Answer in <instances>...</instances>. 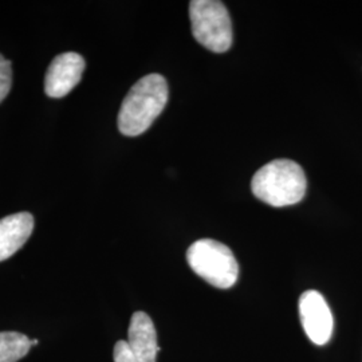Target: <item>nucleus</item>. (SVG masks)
<instances>
[{
	"label": "nucleus",
	"mask_w": 362,
	"mask_h": 362,
	"mask_svg": "<svg viewBox=\"0 0 362 362\" xmlns=\"http://www.w3.org/2000/svg\"><path fill=\"white\" fill-rule=\"evenodd\" d=\"M165 78L149 74L139 79L128 91L118 113V129L128 137L143 134L151 128L168 103Z\"/></svg>",
	"instance_id": "1"
},
{
	"label": "nucleus",
	"mask_w": 362,
	"mask_h": 362,
	"mask_svg": "<svg viewBox=\"0 0 362 362\" xmlns=\"http://www.w3.org/2000/svg\"><path fill=\"white\" fill-rule=\"evenodd\" d=\"M308 181L302 167L288 158H278L254 175L251 189L260 202L272 207H288L299 203L306 194Z\"/></svg>",
	"instance_id": "2"
},
{
	"label": "nucleus",
	"mask_w": 362,
	"mask_h": 362,
	"mask_svg": "<svg viewBox=\"0 0 362 362\" xmlns=\"http://www.w3.org/2000/svg\"><path fill=\"white\" fill-rule=\"evenodd\" d=\"M194 274L218 288L233 287L239 278V264L230 247L212 239H200L187 251Z\"/></svg>",
	"instance_id": "3"
},
{
	"label": "nucleus",
	"mask_w": 362,
	"mask_h": 362,
	"mask_svg": "<svg viewBox=\"0 0 362 362\" xmlns=\"http://www.w3.org/2000/svg\"><path fill=\"white\" fill-rule=\"evenodd\" d=\"M189 18L194 39L214 52H228L233 46V23L227 7L219 0H192Z\"/></svg>",
	"instance_id": "4"
},
{
	"label": "nucleus",
	"mask_w": 362,
	"mask_h": 362,
	"mask_svg": "<svg viewBox=\"0 0 362 362\" xmlns=\"http://www.w3.org/2000/svg\"><path fill=\"white\" fill-rule=\"evenodd\" d=\"M299 317L303 330L313 344L322 346L330 341L333 336L334 318L321 293L309 290L300 296Z\"/></svg>",
	"instance_id": "5"
},
{
	"label": "nucleus",
	"mask_w": 362,
	"mask_h": 362,
	"mask_svg": "<svg viewBox=\"0 0 362 362\" xmlns=\"http://www.w3.org/2000/svg\"><path fill=\"white\" fill-rule=\"evenodd\" d=\"M85 59L78 52H64L52 59L45 78V91L52 98H62L73 90L85 70Z\"/></svg>",
	"instance_id": "6"
},
{
	"label": "nucleus",
	"mask_w": 362,
	"mask_h": 362,
	"mask_svg": "<svg viewBox=\"0 0 362 362\" xmlns=\"http://www.w3.org/2000/svg\"><path fill=\"white\" fill-rule=\"evenodd\" d=\"M127 342L139 361L156 362L160 350L157 345V333L152 318L146 313L137 311L132 315Z\"/></svg>",
	"instance_id": "7"
},
{
	"label": "nucleus",
	"mask_w": 362,
	"mask_h": 362,
	"mask_svg": "<svg viewBox=\"0 0 362 362\" xmlns=\"http://www.w3.org/2000/svg\"><path fill=\"white\" fill-rule=\"evenodd\" d=\"M34 230V218L28 212L0 219V262L11 258L25 246Z\"/></svg>",
	"instance_id": "8"
},
{
	"label": "nucleus",
	"mask_w": 362,
	"mask_h": 362,
	"mask_svg": "<svg viewBox=\"0 0 362 362\" xmlns=\"http://www.w3.org/2000/svg\"><path fill=\"white\" fill-rule=\"evenodd\" d=\"M31 349V339L16 332L0 333V362L22 360Z\"/></svg>",
	"instance_id": "9"
},
{
	"label": "nucleus",
	"mask_w": 362,
	"mask_h": 362,
	"mask_svg": "<svg viewBox=\"0 0 362 362\" xmlns=\"http://www.w3.org/2000/svg\"><path fill=\"white\" fill-rule=\"evenodd\" d=\"M13 82V71H11V62L6 59L0 54V103L7 97L11 89Z\"/></svg>",
	"instance_id": "10"
},
{
	"label": "nucleus",
	"mask_w": 362,
	"mask_h": 362,
	"mask_svg": "<svg viewBox=\"0 0 362 362\" xmlns=\"http://www.w3.org/2000/svg\"><path fill=\"white\" fill-rule=\"evenodd\" d=\"M115 362H140L136 356L132 353L127 341H118L113 351Z\"/></svg>",
	"instance_id": "11"
},
{
	"label": "nucleus",
	"mask_w": 362,
	"mask_h": 362,
	"mask_svg": "<svg viewBox=\"0 0 362 362\" xmlns=\"http://www.w3.org/2000/svg\"><path fill=\"white\" fill-rule=\"evenodd\" d=\"M38 339H31V346H35V345H38Z\"/></svg>",
	"instance_id": "12"
}]
</instances>
